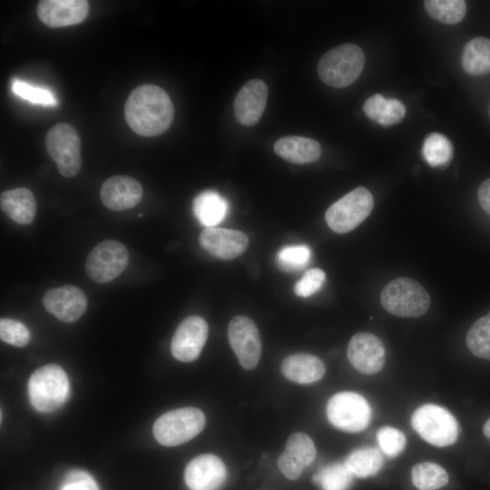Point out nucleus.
Returning a JSON list of instances; mask_svg holds the SVG:
<instances>
[{"label":"nucleus","instance_id":"obj_1","mask_svg":"<svg viewBox=\"0 0 490 490\" xmlns=\"http://www.w3.org/2000/svg\"><path fill=\"white\" fill-rule=\"evenodd\" d=\"M174 110L168 93L155 84H142L132 91L124 107L128 125L137 134L152 137L172 124Z\"/></svg>","mask_w":490,"mask_h":490},{"label":"nucleus","instance_id":"obj_2","mask_svg":"<svg viewBox=\"0 0 490 490\" xmlns=\"http://www.w3.org/2000/svg\"><path fill=\"white\" fill-rule=\"evenodd\" d=\"M27 389L33 407L39 412L49 413L66 402L70 394V383L60 366L48 364L31 375Z\"/></svg>","mask_w":490,"mask_h":490},{"label":"nucleus","instance_id":"obj_3","mask_svg":"<svg viewBox=\"0 0 490 490\" xmlns=\"http://www.w3.org/2000/svg\"><path fill=\"white\" fill-rule=\"evenodd\" d=\"M365 55L357 44H344L325 53L318 61V74L328 86L343 88L353 83L360 75Z\"/></svg>","mask_w":490,"mask_h":490},{"label":"nucleus","instance_id":"obj_4","mask_svg":"<svg viewBox=\"0 0 490 490\" xmlns=\"http://www.w3.org/2000/svg\"><path fill=\"white\" fill-rule=\"evenodd\" d=\"M380 301L387 311L402 318L420 317L430 306L427 291L409 278H397L388 282L381 291Z\"/></svg>","mask_w":490,"mask_h":490},{"label":"nucleus","instance_id":"obj_5","mask_svg":"<svg viewBox=\"0 0 490 490\" xmlns=\"http://www.w3.org/2000/svg\"><path fill=\"white\" fill-rule=\"evenodd\" d=\"M206 418L201 410L187 407L168 411L153 424V436L157 442L165 446L184 444L195 437L203 429Z\"/></svg>","mask_w":490,"mask_h":490},{"label":"nucleus","instance_id":"obj_6","mask_svg":"<svg viewBox=\"0 0 490 490\" xmlns=\"http://www.w3.org/2000/svg\"><path fill=\"white\" fill-rule=\"evenodd\" d=\"M413 429L427 443L438 446L454 444L458 436V424L446 408L426 404L419 407L411 416Z\"/></svg>","mask_w":490,"mask_h":490},{"label":"nucleus","instance_id":"obj_7","mask_svg":"<svg viewBox=\"0 0 490 490\" xmlns=\"http://www.w3.org/2000/svg\"><path fill=\"white\" fill-rule=\"evenodd\" d=\"M374 198L365 187L359 186L334 202L326 211L328 226L336 233L353 230L372 211Z\"/></svg>","mask_w":490,"mask_h":490},{"label":"nucleus","instance_id":"obj_8","mask_svg":"<svg viewBox=\"0 0 490 490\" xmlns=\"http://www.w3.org/2000/svg\"><path fill=\"white\" fill-rule=\"evenodd\" d=\"M328 421L337 428L349 433L360 432L368 427L372 409L361 395L344 391L332 396L327 404Z\"/></svg>","mask_w":490,"mask_h":490},{"label":"nucleus","instance_id":"obj_9","mask_svg":"<svg viewBox=\"0 0 490 490\" xmlns=\"http://www.w3.org/2000/svg\"><path fill=\"white\" fill-rule=\"evenodd\" d=\"M45 146L59 172L75 176L82 165L81 140L76 130L68 123H58L46 133Z\"/></svg>","mask_w":490,"mask_h":490},{"label":"nucleus","instance_id":"obj_10","mask_svg":"<svg viewBox=\"0 0 490 490\" xmlns=\"http://www.w3.org/2000/svg\"><path fill=\"white\" fill-rule=\"evenodd\" d=\"M126 247L113 240H106L90 251L85 261L88 277L95 282L106 283L117 278L127 267Z\"/></svg>","mask_w":490,"mask_h":490},{"label":"nucleus","instance_id":"obj_11","mask_svg":"<svg viewBox=\"0 0 490 490\" xmlns=\"http://www.w3.org/2000/svg\"><path fill=\"white\" fill-rule=\"evenodd\" d=\"M228 338L241 367L253 369L261 355V341L255 323L245 316L234 317L228 327Z\"/></svg>","mask_w":490,"mask_h":490},{"label":"nucleus","instance_id":"obj_12","mask_svg":"<svg viewBox=\"0 0 490 490\" xmlns=\"http://www.w3.org/2000/svg\"><path fill=\"white\" fill-rule=\"evenodd\" d=\"M208 330V324L201 317L191 316L183 319L172 338V356L181 362L195 360L205 345Z\"/></svg>","mask_w":490,"mask_h":490},{"label":"nucleus","instance_id":"obj_13","mask_svg":"<svg viewBox=\"0 0 490 490\" xmlns=\"http://www.w3.org/2000/svg\"><path fill=\"white\" fill-rule=\"evenodd\" d=\"M348 358L359 372L373 375L385 364V347L381 339L368 332L355 334L348 345Z\"/></svg>","mask_w":490,"mask_h":490},{"label":"nucleus","instance_id":"obj_14","mask_svg":"<svg viewBox=\"0 0 490 490\" xmlns=\"http://www.w3.org/2000/svg\"><path fill=\"white\" fill-rule=\"evenodd\" d=\"M226 475V467L220 457L203 454L189 462L184 481L190 490H218L224 484Z\"/></svg>","mask_w":490,"mask_h":490},{"label":"nucleus","instance_id":"obj_15","mask_svg":"<svg viewBox=\"0 0 490 490\" xmlns=\"http://www.w3.org/2000/svg\"><path fill=\"white\" fill-rule=\"evenodd\" d=\"M44 309L61 321H76L86 310L84 292L73 285L48 289L43 297Z\"/></svg>","mask_w":490,"mask_h":490},{"label":"nucleus","instance_id":"obj_16","mask_svg":"<svg viewBox=\"0 0 490 490\" xmlns=\"http://www.w3.org/2000/svg\"><path fill=\"white\" fill-rule=\"evenodd\" d=\"M315 456L316 447L312 439L305 433H294L278 459V466L286 478L296 480Z\"/></svg>","mask_w":490,"mask_h":490},{"label":"nucleus","instance_id":"obj_17","mask_svg":"<svg viewBox=\"0 0 490 490\" xmlns=\"http://www.w3.org/2000/svg\"><path fill=\"white\" fill-rule=\"evenodd\" d=\"M199 241L209 254L221 260H231L240 256L249 245V238L244 232L215 227L203 230Z\"/></svg>","mask_w":490,"mask_h":490},{"label":"nucleus","instance_id":"obj_18","mask_svg":"<svg viewBox=\"0 0 490 490\" xmlns=\"http://www.w3.org/2000/svg\"><path fill=\"white\" fill-rule=\"evenodd\" d=\"M268 97V86L260 79H251L240 88L234 100V116L245 126L257 123L261 118Z\"/></svg>","mask_w":490,"mask_h":490},{"label":"nucleus","instance_id":"obj_19","mask_svg":"<svg viewBox=\"0 0 490 490\" xmlns=\"http://www.w3.org/2000/svg\"><path fill=\"white\" fill-rule=\"evenodd\" d=\"M88 11L89 4L85 0H42L37 5L39 19L52 28L79 24Z\"/></svg>","mask_w":490,"mask_h":490},{"label":"nucleus","instance_id":"obj_20","mask_svg":"<svg viewBox=\"0 0 490 490\" xmlns=\"http://www.w3.org/2000/svg\"><path fill=\"white\" fill-rule=\"evenodd\" d=\"M100 197L106 208L113 211H124L140 202L142 188L137 180L130 176H113L103 183Z\"/></svg>","mask_w":490,"mask_h":490},{"label":"nucleus","instance_id":"obj_21","mask_svg":"<svg viewBox=\"0 0 490 490\" xmlns=\"http://www.w3.org/2000/svg\"><path fill=\"white\" fill-rule=\"evenodd\" d=\"M326 371L322 360L311 354L297 353L285 358L281 373L293 382L310 384L322 378Z\"/></svg>","mask_w":490,"mask_h":490},{"label":"nucleus","instance_id":"obj_22","mask_svg":"<svg viewBox=\"0 0 490 490\" xmlns=\"http://www.w3.org/2000/svg\"><path fill=\"white\" fill-rule=\"evenodd\" d=\"M2 211L15 222L30 224L36 213V201L34 193L27 188L19 187L1 193Z\"/></svg>","mask_w":490,"mask_h":490},{"label":"nucleus","instance_id":"obj_23","mask_svg":"<svg viewBox=\"0 0 490 490\" xmlns=\"http://www.w3.org/2000/svg\"><path fill=\"white\" fill-rule=\"evenodd\" d=\"M274 152L289 162L305 164L319 159L321 147L311 138L290 135L279 139L274 144Z\"/></svg>","mask_w":490,"mask_h":490},{"label":"nucleus","instance_id":"obj_24","mask_svg":"<svg viewBox=\"0 0 490 490\" xmlns=\"http://www.w3.org/2000/svg\"><path fill=\"white\" fill-rule=\"evenodd\" d=\"M192 211L201 225L214 228L226 218L229 203L219 192L208 190L195 197Z\"/></svg>","mask_w":490,"mask_h":490},{"label":"nucleus","instance_id":"obj_25","mask_svg":"<svg viewBox=\"0 0 490 490\" xmlns=\"http://www.w3.org/2000/svg\"><path fill=\"white\" fill-rule=\"evenodd\" d=\"M363 112L380 125L390 126L403 120L406 107L397 99L386 98L380 93H376L365 101Z\"/></svg>","mask_w":490,"mask_h":490},{"label":"nucleus","instance_id":"obj_26","mask_svg":"<svg viewBox=\"0 0 490 490\" xmlns=\"http://www.w3.org/2000/svg\"><path fill=\"white\" fill-rule=\"evenodd\" d=\"M462 67L468 74L490 73V39L476 37L468 41L461 57Z\"/></svg>","mask_w":490,"mask_h":490},{"label":"nucleus","instance_id":"obj_27","mask_svg":"<svg viewBox=\"0 0 490 490\" xmlns=\"http://www.w3.org/2000/svg\"><path fill=\"white\" fill-rule=\"evenodd\" d=\"M344 463L353 475L365 478L376 475L381 469L384 458L378 448L363 446L352 451Z\"/></svg>","mask_w":490,"mask_h":490},{"label":"nucleus","instance_id":"obj_28","mask_svg":"<svg viewBox=\"0 0 490 490\" xmlns=\"http://www.w3.org/2000/svg\"><path fill=\"white\" fill-rule=\"evenodd\" d=\"M412 482L418 490H437L448 482L446 470L436 463L416 464L411 471Z\"/></svg>","mask_w":490,"mask_h":490},{"label":"nucleus","instance_id":"obj_29","mask_svg":"<svg viewBox=\"0 0 490 490\" xmlns=\"http://www.w3.org/2000/svg\"><path fill=\"white\" fill-rule=\"evenodd\" d=\"M454 148L445 135L433 132L426 137L422 146V155L432 167L446 165L452 159Z\"/></svg>","mask_w":490,"mask_h":490},{"label":"nucleus","instance_id":"obj_30","mask_svg":"<svg viewBox=\"0 0 490 490\" xmlns=\"http://www.w3.org/2000/svg\"><path fill=\"white\" fill-rule=\"evenodd\" d=\"M424 4L432 18L446 24L461 22L466 13V5L463 0H426Z\"/></svg>","mask_w":490,"mask_h":490},{"label":"nucleus","instance_id":"obj_31","mask_svg":"<svg viewBox=\"0 0 490 490\" xmlns=\"http://www.w3.org/2000/svg\"><path fill=\"white\" fill-rule=\"evenodd\" d=\"M353 475L345 463L326 466L313 476V480L322 490H348Z\"/></svg>","mask_w":490,"mask_h":490},{"label":"nucleus","instance_id":"obj_32","mask_svg":"<svg viewBox=\"0 0 490 490\" xmlns=\"http://www.w3.org/2000/svg\"><path fill=\"white\" fill-rule=\"evenodd\" d=\"M466 345L475 357L490 360V311L471 326Z\"/></svg>","mask_w":490,"mask_h":490},{"label":"nucleus","instance_id":"obj_33","mask_svg":"<svg viewBox=\"0 0 490 490\" xmlns=\"http://www.w3.org/2000/svg\"><path fill=\"white\" fill-rule=\"evenodd\" d=\"M311 250L308 245H289L281 248L276 256L278 267L286 272H299L310 262Z\"/></svg>","mask_w":490,"mask_h":490},{"label":"nucleus","instance_id":"obj_34","mask_svg":"<svg viewBox=\"0 0 490 490\" xmlns=\"http://www.w3.org/2000/svg\"><path fill=\"white\" fill-rule=\"evenodd\" d=\"M12 93L31 103L44 106H54L57 103L54 93L45 88L31 85L18 78L11 82Z\"/></svg>","mask_w":490,"mask_h":490},{"label":"nucleus","instance_id":"obj_35","mask_svg":"<svg viewBox=\"0 0 490 490\" xmlns=\"http://www.w3.org/2000/svg\"><path fill=\"white\" fill-rule=\"evenodd\" d=\"M0 338L7 344L21 348L29 343L31 336L28 328L22 322L2 318L0 319Z\"/></svg>","mask_w":490,"mask_h":490},{"label":"nucleus","instance_id":"obj_36","mask_svg":"<svg viewBox=\"0 0 490 490\" xmlns=\"http://www.w3.org/2000/svg\"><path fill=\"white\" fill-rule=\"evenodd\" d=\"M378 445L387 456H397L405 448L407 439L404 433L392 426H382L377 433Z\"/></svg>","mask_w":490,"mask_h":490},{"label":"nucleus","instance_id":"obj_37","mask_svg":"<svg viewBox=\"0 0 490 490\" xmlns=\"http://www.w3.org/2000/svg\"><path fill=\"white\" fill-rule=\"evenodd\" d=\"M325 280L326 273L322 270L318 268L309 269L295 284L294 292L299 297L308 298L318 291L324 285Z\"/></svg>","mask_w":490,"mask_h":490},{"label":"nucleus","instance_id":"obj_38","mask_svg":"<svg viewBox=\"0 0 490 490\" xmlns=\"http://www.w3.org/2000/svg\"><path fill=\"white\" fill-rule=\"evenodd\" d=\"M59 490H99V487L89 473L72 470L64 477Z\"/></svg>","mask_w":490,"mask_h":490},{"label":"nucleus","instance_id":"obj_39","mask_svg":"<svg viewBox=\"0 0 490 490\" xmlns=\"http://www.w3.org/2000/svg\"><path fill=\"white\" fill-rule=\"evenodd\" d=\"M477 197L482 209L490 215V178L479 186Z\"/></svg>","mask_w":490,"mask_h":490},{"label":"nucleus","instance_id":"obj_40","mask_svg":"<svg viewBox=\"0 0 490 490\" xmlns=\"http://www.w3.org/2000/svg\"><path fill=\"white\" fill-rule=\"evenodd\" d=\"M483 432L485 436L490 439V418H488L484 424Z\"/></svg>","mask_w":490,"mask_h":490},{"label":"nucleus","instance_id":"obj_41","mask_svg":"<svg viewBox=\"0 0 490 490\" xmlns=\"http://www.w3.org/2000/svg\"><path fill=\"white\" fill-rule=\"evenodd\" d=\"M489 114H490V108H489Z\"/></svg>","mask_w":490,"mask_h":490}]
</instances>
